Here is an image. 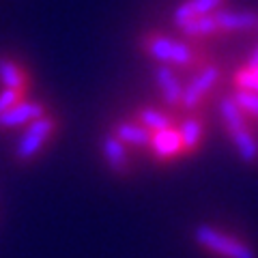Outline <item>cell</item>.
Masks as SVG:
<instances>
[{"instance_id":"obj_1","label":"cell","mask_w":258,"mask_h":258,"mask_svg":"<svg viewBox=\"0 0 258 258\" xmlns=\"http://www.w3.org/2000/svg\"><path fill=\"white\" fill-rule=\"evenodd\" d=\"M142 52L159 64H170L174 69H200L207 62L200 60V54L189 43L172 39L164 32L149 30L140 37Z\"/></svg>"},{"instance_id":"obj_2","label":"cell","mask_w":258,"mask_h":258,"mask_svg":"<svg viewBox=\"0 0 258 258\" xmlns=\"http://www.w3.org/2000/svg\"><path fill=\"white\" fill-rule=\"evenodd\" d=\"M58 127H60V118H58V114H54V112H45L41 118L32 120L13 149L15 161H18V164H28V161H32L45 149V144L56 136Z\"/></svg>"},{"instance_id":"obj_3","label":"cell","mask_w":258,"mask_h":258,"mask_svg":"<svg viewBox=\"0 0 258 258\" xmlns=\"http://www.w3.org/2000/svg\"><path fill=\"white\" fill-rule=\"evenodd\" d=\"M194 241L220 258H256V252L247 243L217 230L211 224H198L194 228Z\"/></svg>"},{"instance_id":"obj_4","label":"cell","mask_w":258,"mask_h":258,"mask_svg":"<svg viewBox=\"0 0 258 258\" xmlns=\"http://www.w3.org/2000/svg\"><path fill=\"white\" fill-rule=\"evenodd\" d=\"M222 71L217 64H205L196 71L187 84H183V108L185 110H194L198 108L203 99L207 97V93L213 91V86L220 82Z\"/></svg>"},{"instance_id":"obj_5","label":"cell","mask_w":258,"mask_h":258,"mask_svg":"<svg viewBox=\"0 0 258 258\" xmlns=\"http://www.w3.org/2000/svg\"><path fill=\"white\" fill-rule=\"evenodd\" d=\"M101 153L103 159L112 172L116 176H129L134 170L132 155H129V147L120 142L116 136H112L110 132L101 136Z\"/></svg>"},{"instance_id":"obj_6","label":"cell","mask_w":258,"mask_h":258,"mask_svg":"<svg viewBox=\"0 0 258 258\" xmlns=\"http://www.w3.org/2000/svg\"><path fill=\"white\" fill-rule=\"evenodd\" d=\"M153 76H155V82L159 86L164 106L168 110L183 108V84H181L179 76H176L174 67H170V64H157Z\"/></svg>"},{"instance_id":"obj_7","label":"cell","mask_w":258,"mask_h":258,"mask_svg":"<svg viewBox=\"0 0 258 258\" xmlns=\"http://www.w3.org/2000/svg\"><path fill=\"white\" fill-rule=\"evenodd\" d=\"M47 112L43 101H32V99H24L18 106H13L11 110H7L0 114V129H13V127H22V125H30L32 120L41 118Z\"/></svg>"},{"instance_id":"obj_8","label":"cell","mask_w":258,"mask_h":258,"mask_svg":"<svg viewBox=\"0 0 258 258\" xmlns=\"http://www.w3.org/2000/svg\"><path fill=\"white\" fill-rule=\"evenodd\" d=\"M149 149L153 153V157L157 161H170L183 155V142H181V134L179 127H170L164 132H155L151 138Z\"/></svg>"},{"instance_id":"obj_9","label":"cell","mask_w":258,"mask_h":258,"mask_svg":"<svg viewBox=\"0 0 258 258\" xmlns=\"http://www.w3.org/2000/svg\"><path fill=\"white\" fill-rule=\"evenodd\" d=\"M110 134L127 144V147H136V149H149L153 132H149L147 127H142L140 123H136L134 118H125V120H116L110 125Z\"/></svg>"},{"instance_id":"obj_10","label":"cell","mask_w":258,"mask_h":258,"mask_svg":"<svg viewBox=\"0 0 258 258\" xmlns=\"http://www.w3.org/2000/svg\"><path fill=\"white\" fill-rule=\"evenodd\" d=\"M0 84L5 88H13V91L28 93L32 78L28 74V69L22 62L9 58V56L0 54Z\"/></svg>"},{"instance_id":"obj_11","label":"cell","mask_w":258,"mask_h":258,"mask_svg":"<svg viewBox=\"0 0 258 258\" xmlns=\"http://www.w3.org/2000/svg\"><path fill=\"white\" fill-rule=\"evenodd\" d=\"M222 5H224V0H185V3H181L174 9L172 22H174L176 28H181L194 18H200V15H209V13L220 11Z\"/></svg>"},{"instance_id":"obj_12","label":"cell","mask_w":258,"mask_h":258,"mask_svg":"<svg viewBox=\"0 0 258 258\" xmlns=\"http://www.w3.org/2000/svg\"><path fill=\"white\" fill-rule=\"evenodd\" d=\"M222 32H249L258 28V13L254 11H215Z\"/></svg>"},{"instance_id":"obj_13","label":"cell","mask_w":258,"mask_h":258,"mask_svg":"<svg viewBox=\"0 0 258 258\" xmlns=\"http://www.w3.org/2000/svg\"><path fill=\"white\" fill-rule=\"evenodd\" d=\"M132 118L136 120V123H140L142 127H147L149 132H153V134L174 127V116L170 114V112H164V110H157V108H149V106L134 110Z\"/></svg>"},{"instance_id":"obj_14","label":"cell","mask_w":258,"mask_h":258,"mask_svg":"<svg viewBox=\"0 0 258 258\" xmlns=\"http://www.w3.org/2000/svg\"><path fill=\"white\" fill-rule=\"evenodd\" d=\"M179 134H181V142H183V153L198 151L200 142L205 138V120L198 114H189L187 118L181 120Z\"/></svg>"},{"instance_id":"obj_15","label":"cell","mask_w":258,"mask_h":258,"mask_svg":"<svg viewBox=\"0 0 258 258\" xmlns=\"http://www.w3.org/2000/svg\"><path fill=\"white\" fill-rule=\"evenodd\" d=\"M228 136H230L232 144H235L241 161H245V164H254V161L258 159V142L252 136V132H249V127L232 129V132H228Z\"/></svg>"},{"instance_id":"obj_16","label":"cell","mask_w":258,"mask_h":258,"mask_svg":"<svg viewBox=\"0 0 258 258\" xmlns=\"http://www.w3.org/2000/svg\"><path fill=\"white\" fill-rule=\"evenodd\" d=\"M179 32L187 39H205V37L217 35L222 30H220V24H217L215 13H209V15H200V18L189 20L185 26L179 28Z\"/></svg>"},{"instance_id":"obj_17","label":"cell","mask_w":258,"mask_h":258,"mask_svg":"<svg viewBox=\"0 0 258 258\" xmlns=\"http://www.w3.org/2000/svg\"><path fill=\"white\" fill-rule=\"evenodd\" d=\"M235 97V101L241 106V110L245 112V114H252L258 118V93H252V91H239L232 95Z\"/></svg>"},{"instance_id":"obj_18","label":"cell","mask_w":258,"mask_h":258,"mask_svg":"<svg viewBox=\"0 0 258 258\" xmlns=\"http://www.w3.org/2000/svg\"><path fill=\"white\" fill-rule=\"evenodd\" d=\"M235 84L239 91H252L258 93V69H241L235 76Z\"/></svg>"},{"instance_id":"obj_19","label":"cell","mask_w":258,"mask_h":258,"mask_svg":"<svg viewBox=\"0 0 258 258\" xmlns=\"http://www.w3.org/2000/svg\"><path fill=\"white\" fill-rule=\"evenodd\" d=\"M26 95L28 93L13 91V88H3V91H0V114L7 110H11L13 106H18V103H22L24 99H28Z\"/></svg>"},{"instance_id":"obj_20","label":"cell","mask_w":258,"mask_h":258,"mask_svg":"<svg viewBox=\"0 0 258 258\" xmlns=\"http://www.w3.org/2000/svg\"><path fill=\"white\" fill-rule=\"evenodd\" d=\"M247 69H258V45L254 47L252 56H249V60H247Z\"/></svg>"}]
</instances>
